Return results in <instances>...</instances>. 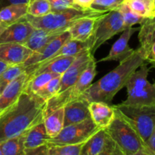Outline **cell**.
Masks as SVG:
<instances>
[{"label":"cell","mask_w":155,"mask_h":155,"mask_svg":"<svg viewBox=\"0 0 155 155\" xmlns=\"http://www.w3.org/2000/svg\"><path fill=\"white\" fill-rule=\"evenodd\" d=\"M64 107L55 109L44 116L43 123L48 139L55 137L64 128Z\"/></svg>","instance_id":"22"},{"label":"cell","mask_w":155,"mask_h":155,"mask_svg":"<svg viewBox=\"0 0 155 155\" xmlns=\"http://www.w3.org/2000/svg\"><path fill=\"white\" fill-rule=\"evenodd\" d=\"M61 77V75H58L51 79L50 81H48L46 84L44 85L40 89H39L36 92V95L45 101L50 99L58 92Z\"/></svg>","instance_id":"32"},{"label":"cell","mask_w":155,"mask_h":155,"mask_svg":"<svg viewBox=\"0 0 155 155\" xmlns=\"http://www.w3.org/2000/svg\"><path fill=\"white\" fill-rule=\"evenodd\" d=\"M101 130L97 127L91 118L82 122L64 127L58 135L47 139L48 145H63L85 142L95 133Z\"/></svg>","instance_id":"9"},{"label":"cell","mask_w":155,"mask_h":155,"mask_svg":"<svg viewBox=\"0 0 155 155\" xmlns=\"http://www.w3.org/2000/svg\"><path fill=\"white\" fill-rule=\"evenodd\" d=\"M113 107L115 112L131 126L146 143L155 126V105L133 106L120 103Z\"/></svg>","instance_id":"5"},{"label":"cell","mask_w":155,"mask_h":155,"mask_svg":"<svg viewBox=\"0 0 155 155\" xmlns=\"http://www.w3.org/2000/svg\"><path fill=\"white\" fill-rule=\"evenodd\" d=\"M49 146L48 144L42 145L35 148L24 149V155H48Z\"/></svg>","instance_id":"35"},{"label":"cell","mask_w":155,"mask_h":155,"mask_svg":"<svg viewBox=\"0 0 155 155\" xmlns=\"http://www.w3.org/2000/svg\"><path fill=\"white\" fill-rule=\"evenodd\" d=\"M81 155H124L105 129H101L83 145Z\"/></svg>","instance_id":"10"},{"label":"cell","mask_w":155,"mask_h":155,"mask_svg":"<svg viewBox=\"0 0 155 155\" xmlns=\"http://www.w3.org/2000/svg\"><path fill=\"white\" fill-rule=\"evenodd\" d=\"M100 17H86L77 20L68 29L71 39L81 42L89 40L94 32L97 19Z\"/></svg>","instance_id":"20"},{"label":"cell","mask_w":155,"mask_h":155,"mask_svg":"<svg viewBox=\"0 0 155 155\" xmlns=\"http://www.w3.org/2000/svg\"><path fill=\"white\" fill-rule=\"evenodd\" d=\"M153 67H154V68H155V64H154V65H153Z\"/></svg>","instance_id":"44"},{"label":"cell","mask_w":155,"mask_h":155,"mask_svg":"<svg viewBox=\"0 0 155 155\" xmlns=\"http://www.w3.org/2000/svg\"><path fill=\"white\" fill-rule=\"evenodd\" d=\"M5 27H4V25H3V24H2L1 21H0V33H1L2 32L3 30H5Z\"/></svg>","instance_id":"40"},{"label":"cell","mask_w":155,"mask_h":155,"mask_svg":"<svg viewBox=\"0 0 155 155\" xmlns=\"http://www.w3.org/2000/svg\"><path fill=\"white\" fill-rule=\"evenodd\" d=\"M91 119L94 124L101 129H106L115 117L113 105L103 101H91L89 104Z\"/></svg>","instance_id":"19"},{"label":"cell","mask_w":155,"mask_h":155,"mask_svg":"<svg viewBox=\"0 0 155 155\" xmlns=\"http://www.w3.org/2000/svg\"><path fill=\"white\" fill-rule=\"evenodd\" d=\"M24 72H25V68L23 64L9 65L0 74V92H2L11 82L13 81Z\"/></svg>","instance_id":"27"},{"label":"cell","mask_w":155,"mask_h":155,"mask_svg":"<svg viewBox=\"0 0 155 155\" xmlns=\"http://www.w3.org/2000/svg\"><path fill=\"white\" fill-rule=\"evenodd\" d=\"M64 31L65 30H63L34 28L24 45L30 48L33 51H36L39 48H42L45 44L52 41Z\"/></svg>","instance_id":"21"},{"label":"cell","mask_w":155,"mask_h":155,"mask_svg":"<svg viewBox=\"0 0 155 155\" xmlns=\"http://www.w3.org/2000/svg\"><path fill=\"white\" fill-rule=\"evenodd\" d=\"M25 17L8 26L0 33V44L15 42L24 45L34 30Z\"/></svg>","instance_id":"14"},{"label":"cell","mask_w":155,"mask_h":155,"mask_svg":"<svg viewBox=\"0 0 155 155\" xmlns=\"http://www.w3.org/2000/svg\"><path fill=\"white\" fill-rule=\"evenodd\" d=\"M8 66H9L8 64H7L6 62H5L4 61L0 59V74H1L2 73L3 71H4Z\"/></svg>","instance_id":"39"},{"label":"cell","mask_w":155,"mask_h":155,"mask_svg":"<svg viewBox=\"0 0 155 155\" xmlns=\"http://www.w3.org/2000/svg\"><path fill=\"white\" fill-rule=\"evenodd\" d=\"M127 29L121 13L116 10L107 12L97 19L95 29L91 37L90 51L94 55L95 51L105 42L117 33Z\"/></svg>","instance_id":"8"},{"label":"cell","mask_w":155,"mask_h":155,"mask_svg":"<svg viewBox=\"0 0 155 155\" xmlns=\"http://www.w3.org/2000/svg\"><path fill=\"white\" fill-rule=\"evenodd\" d=\"M94 0H74V2L76 5L83 8H90V5L93 2Z\"/></svg>","instance_id":"38"},{"label":"cell","mask_w":155,"mask_h":155,"mask_svg":"<svg viewBox=\"0 0 155 155\" xmlns=\"http://www.w3.org/2000/svg\"><path fill=\"white\" fill-rule=\"evenodd\" d=\"M0 155H3V154H2V148H1V142H0Z\"/></svg>","instance_id":"42"},{"label":"cell","mask_w":155,"mask_h":155,"mask_svg":"<svg viewBox=\"0 0 155 155\" xmlns=\"http://www.w3.org/2000/svg\"><path fill=\"white\" fill-rule=\"evenodd\" d=\"M138 28L130 27L123 31V33L119 39L114 43L106 57L100 59L98 61H119L121 62L133 53L135 49H133L129 45V41L133 33L137 31Z\"/></svg>","instance_id":"15"},{"label":"cell","mask_w":155,"mask_h":155,"mask_svg":"<svg viewBox=\"0 0 155 155\" xmlns=\"http://www.w3.org/2000/svg\"><path fill=\"white\" fill-rule=\"evenodd\" d=\"M27 80L28 76L25 71L5 88L0 94V114L17 101L26 87Z\"/></svg>","instance_id":"17"},{"label":"cell","mask_w":155,"mask_h":155,"mask_svg":"<svg viewBox=\"0 0 155 155\" xmlns=\"http://www.w3.org/2000/svg\"><path fill=\"white\" fill-rule=\"evenodd\" d=\"M51 12H61L73 8H80L76 5L74 0H49Z\"/></svg>","instance_id":"34"},{"label":"cell","mask_w":155,"mask_h":155,"mask_svg":"<svg viewBox=\"0 0 155 155\" xmlns=\"http://www.w3.org/2000/svg\"><path fill=\"white\" fill-rule=\"evenodd\" d=\"M107 12H100L88 8H73L61 12H50L43 16L26 15L27 21L34 28L67 30L77 20L86 17H99Z\"/></svg>","instance_id":"3"},{"label":"cell","mask_w":155,"mask_h":155,"mask_svg":"<svg viewBox=\"0 0 155 155\" xmlns=\"http://www.w3.org/2000/svg\"><path fill=\"white\" fill-rule=\"evenodd\" d=\"M86 142L79 144L63 145H48V155H81Z\"/></svg>","instance_id":"29"},{"label":"cell","mask_w":155,"mask_h":155,"mask_svg":"<svg viewBox=\"0 0 155 155\" xmlns=\"http://www.w3.org/2000/svg\"><path fill=\"white\" fill-rule=\"evenodd\" d=\"M121 13L123 20L126 27H133L136 24H141L144 21L145 18L139 16L137 14L135 13L127 5V3L124 1V2L117 8Z\"/></svg>","instance_id":"31"},{"label":"cell","mask_w":155,"mask_h":155,"mask_svg":"<svg viewBox=\"0 0 155 155\" xmlns=\"http://www.w3.org/2000/svg\"><path fill=\"white\" fill-rule=\"evenodd\" d=\"M139 48L145 60L155 64V17L145 18L141 24L139 33Z\"/></svg>","instance_id":"12"},{"label":"cell","mask_w":155,"mask_h":155,"mask_svg":"<svg viewBox=\"0 0 155 155\" xmlns=\"http://www.w3.org/2000/svg\"><path fill=\"white\" fill-rule=\"evenodd\" d=\"M33 53L24 44L7 42L0 44V59L9 65L24 64Z\"/></svg>","instance_id":"16"},{"label":"cell","mask_w":155,"mask_h":155,"mask_svg":"<svg viewBox=\"0 0 155 155\" xmlns=\"http://www.w3.org/2000/svg\"><path fill=\"white\" fill-rule=\"evenodd\" d=\"M27 15V3L13 4L0 10V21L4 27H7L19 21Z\"/></svg>","instance_id":"23"},{"label":"cell","mask_w":155,"mask_h":155,"mask_svg":"<svg viewBox=\"0 0 155 155\" xmlns=\"http://www.w3.org/2000/svg\"><path fill=\"white\" fill-rule=\"evenodd\" d=\"M0 94H1V92H0Z\"/></svg>","instance_id":"45"},{"label":"cell","mask_w":155,"mask_h":155,"mask_svg":"<svg viewBox=\"0 0 155 155\" xmlns=\"http://www.w3.org/2000/svg\"><path fill=\"white\" fill-rule=\"evenodd\" d=\"M58 75H61V74L48 72L41 73V74H37V75L28 79L27 86H26V89L30 91V92L36 94V92L39 89H40L44 85H45L51 79H53L54 77H57Z\"/></svg>","instance_id":"28"},{"label":"cell","mask_w":155,"mask_h":155,"mask_svg":"<svg viewBox=\"0 0 155 155\" xmlns=\"http://www.w3.org/2000/svg\"><path fill=\"white\" fill-rule=\"evenodd\" d=\"M129 7L136 14L144 18L155 17V7L153 3L145 0H125Z\"/></svg>","instance_id":"26"},{"label":"cell","mask_w":155,"mask_h":155,"mask_svg":"<svg viewBox=\"0 0 155 155\" xmlns=\"http://www.w3.org/2000/svg\"><path fill=\"white\" fill-rule=\"evenodd\" d=\"M94 57L89 50L83 51L77 54L75 60L64 74H61L60 80V86L57 94L61 93L70 86H72L83 74V71L89 64L91 59Z\"/></svg>","instance_id":"13"},{"label":"cell","mask_w":155,"mask_h":155,"mask_svg":"<svg viewBox=\"0 0 155 155\" xmlns=\"http://www.w3.org/2000/svg\"><path fill=\"white\" fill-rule=\"evenodd\" d=\"M89 104V103L86 100L81 98L65 104L64 107V127L82 122L85 120L91 118Z\"/></svg>","instance_id":"18"},{"label":"cell","mask_w":155,"mask_h":155,"mask_svg":"<svg viewBox=\"0 0 155 155\" xmlns=\"http://www.w3.org/2000/svg\"><path fill=\"white\" fill-rule=\"evenodd\" d=\"M145 1H147V2H151V3H153V4H154V0H145ZM155 7V6H154Z\"/></svg>","instance_id":"41"},{"label":"cell","mask_w":155,"mask_h":155,"mask_svg":"<svg viewBox=\"0 0 155 155\" xmlns=\"http://www.w3.org/2000/svg\"><path fill=\"white\" fill-rule=\"evenodd\" d=\"M96 74V61L93 57L83 74L72 86L61 93L56 94L46 101L44 116L55 109L64 107L68 103L80 98L85 91L91 86Z\"/></svg>","instance_id":"7"},{"label":"cell","mask_w":155,"mask_h":155,"mask_svg":"<svg viewBox=\"0 0 155 155\" xmlns=\"http://www.w3.org/2000/svg\"><path fill=\"white\" fill-rule=\"evenodd\" d=\"M124 155H148L146 145L140 136L115 112V117L105 129Z\"/></svg>","instance_id":"6"},{"label":"cell","mask_w":155,"mask_h":155,"mask_svg":"<svg viewBox=\"0 0 155 155\" xmlns=\"http://www.w3.org/2000/svg\"><path fill=\"white\" fill-rule=\"evenodd\" d=\"M51 12L49 0H29L27 15L34 17L43 16Z\"/></svg>","instance_id":"30"},{"label":"cell","mask_w":155,"mask_h":155,"mask_svg":"<svg viewBox=\"0 0 155 155\" xmlns=\"http://www.w3.org/2000/svg\"><path fill=\"white\" fill-rule=\"evenodd\" d=\"M145 61L140 48L135 49L130 57L120 62V64L114 69L96 83H92L80 98L89 103L103 101L110 104L116 94L126 86L132 74Z\"/></svg>","instance_id":"2"},{"label":"cell","mask_w":155,"mask_h":155,"mask_svg":"<svg viewBox=\"0 0 155 155\" xmlns=\"http://www.w3.org/2000/svg\"><path fill=\"white\" fill-rule=\"evenodd\" d=\"M149 68L142 64L131 75L126 84L127 98L122 102L127 105H155V83L148 80Z\"/></svg>","instance_id":"4"},{"label":"cell","mask_w":155,"mask_h":155,"mask_svg":"<svg viewBox=\"0 0 155 155\" xmlns=\"http://www.w3.org/2000/svg\"><path fill=\"white\" fill-rule=\"evenodd\" d=\"M154 6H155V0H154Z\"/></svg>","instance_id":"43"},{"label":"cell","mask_w":155,"mask_h":155,"mask_svg":"<svg viewBox=\"0 0 155 155\" xmlns=\"http://www.w3.org/2000/svg\"><path fill=\"white\" fill-rule=\"evenodd\" d=\"M25 133L9 138L1 142L2 151L3 155H24V141Z\"/></svg>","instance_id":"25"},{"label":"cell","mask_w":155,"mask_h":155,"mask_svg":"<svg viewBox=\"0 0 155 155\" xmlns=\"http://www.w3.org/2000/svg\"><path fill=\"white\" fill-rule=\"evenodd\" d=\"M70 39H71V35H70L68 30H67L58 36H57L55 39H53L52 41L43 45L42 48L33 51L31 55L23 64L25 68V70L51 58L61 48L62 45Z\"/></svg>","instance_id":"11"},{"label":"cell","mask_w":155,"mask_h":155,"mask_svg":"<svg viewBox=\"0 0 155 155\" xmlns=\"http://www.w3.org/2000/svg\"><path fill=\"white\" fill-rule=\"evenodd\" d=\"M145 145H146L148 155H155V126L145 143Z\"/></svg>","instance_id":"36"},{"label":"cell","mask_w":155,"mask_h":155,"mask_svg":"<svg viewBox=\"0 0 155 155\" xmlns=\"http://www.w3.org/2000/svg\"><path fill=\"white\" fill-rule=\"evenodd\" d=\"M125 0H94L90 8L100 12H108L117 9Z\"/></svg>","instance_id":"33"},{"label":"cell","mask_w":155,"mask_h":155,"mask_svg":"<svg viewBox=\"0 0 155 155\" xmlns=\"http://www.w3.org/2000/svg\"><path fill=\"white\" fill-rule=\"evenodd\" d=\"M45 104L46 101L24 88L17 101L0 114V142L43 121Z\"/></svg>","instance_id":"1"},{"label":"cell","mask_w":155,"mask_h":155,"mask_svg":"<svg viewBox=\"0 0 155 155\" xmlns=\"http://www.w3.org/2000/svg\"><path fill=\"white\" fill-rule=\"evenodd\" d=\"M48 136L43 121L36 124L26 132L24 148L25 149L35 148L46 144Z\"/></svg>","instance_id":"24"},{"label":"cell","mask_w":155,"mask_h":155,"mask_svg":"<svg viewBox=\"0 0 155 155\" xmlns=\"http://www.w3.org/2000/svg\"><path fill=\"white\" fill-rule=\"evenodd\" d=\"M28 2L29 0H0V10L10 5L28 3Z\"/></svg>","instance_id":"37"}]
</instances>
